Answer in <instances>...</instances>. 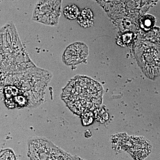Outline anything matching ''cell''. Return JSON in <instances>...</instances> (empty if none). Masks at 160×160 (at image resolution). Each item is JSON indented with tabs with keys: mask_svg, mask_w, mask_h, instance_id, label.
<instances>
[{
	"mask_svg": "<svg viewBox=\"0 0 160 160\" xmlns=\"http://www.w3.org/2000/svg\"><path fill=\"white\" fill-rule=\"evenodd\" d=\"M1 94L7 108L18 97L26 98L29 101V107L32 108L39 106L44 101L52 74L34 64L11 73L1 74Z\"/></svg>",
	"mask_w": 160,
	"mask_h": 160,
	"instance_id": "6da1fadb",
	"label": "cell"
},
{
	"mask_svg": "<svg viewBox=\"0 0 160 160\" xmlns=\"http://www.w3.org/2000/svg\"><path fill=\"white\" fill-rule=\"evenodd\" d=\"M102 95L100 83L87 77L76 76L63 88L61 98L70 111L81 116L98 108Z\"/></svg>",
	"mask_w": 160,
	"mask_h": 160,
	"instance_id": "7a4b0ae2",
	"label": "cell"
},
{
	"mask_svg": "<svg viewBox=\"0 0 160 160\" xmlns=\"http://www.w3.org/2000/svg\"><path fill=\"white\" fill-rule=\"evenodd\" d=\"M62 0H40L36 5L32 19L50 26H57L61 12Z\"/></svg>",
	"mask_w": 160,
	"mask_h": 160,
	"instance_id": "3957f363",
	"label": "cell"
},
{
	"mask_svg": "<svg viewBox=\"0 0 160 160\" xmlns=\"http://www.w3.org/2000/svg\"><path fill=\"white\" fill-rule=\"evenodd\" d=\"M88 54L89 49L86 44L76 42L66 48L62 56V61L67 66H74L83 62Z\"/></svg>",
	"mask_w": 160,
	"mask_h": 160,
	"instance_id": "277c9868",
	"label": "cell"
},
{
	"mask_svg": "<svg viewBox=\"0 0 160 160\" xmlns=\"http://www.w3.org/2000/svg\"><path fill=\"white\" fill-rule=\"evenodd\" d=\"M94 20L92 11L91 9L87 8L83 9L78 18V23L85 28L92 26L94 23Z\"/></svg>",
	"mask_w": 160,
	"mask_h": 160,
	"instance_id": "5b68a950",
	"label": "cell"
},
{
	"mask_svg": "<svg viewBox=\"0 0 160 160\" xmlns=\"http://www.w3.org/2000/svg\"><path fill=\"white\" fill-rule=\"evenodd\" d=\"M80 13L79 9L75 5L67 6L64 9V16L69 20H72L78 18Z\"/></svg>",
	"mask_w": 160,
	"mask_h": 160,
	"instance_id": "8992f818",
	"label": "cell"
},
{
	"mask_svg": "<svg viewBox=\"0 0 160 160\" xmlns=\"http://www.w3.org/2000/svg\"><path fill=\"white\" fill-rule=\"evenodd\" d=\"M81 120L83 126H88L92 124L94 119V114L92 111L86 112L81 115Z\"/></svg>",
	"mask_w": 160,
	"mask_h": 160,
	"instance_id": "52a82bcc",
	"label": "cell"
},
{
	"mask_svg": "<svg viewBox=\"0 0 160 160\" xmlns=\"http://www.w3.org/2000/svg\"><path fill=\"white\" fill-rule=\"evenodd\" d=\"M94 118L101 122H105L108 118V113L105 110L101 108H98L93 110Z\"/></svg>",
	"mask_w": 160,
	"mask_h": 160,
	"instance_id": "ba28073f",
	"label": "cell"
},
{
	"mask_svg": "<svg viewBox=\"0 0 160 160\" xmlns=\"http://www.w3.org/2000/svg\"><path fill=\"white\" fill-rule=\"evenodd\" d=\"M154 18L151 16L148 15L143 18L142 21L143 28L145 29H149L152 28L155 23Z\"/></svg>",
	"mask_w": 160,
	"mask_h": 160,
	"instance_id": "9c48e42d",
	"label": "cell"
}]
</instances>
